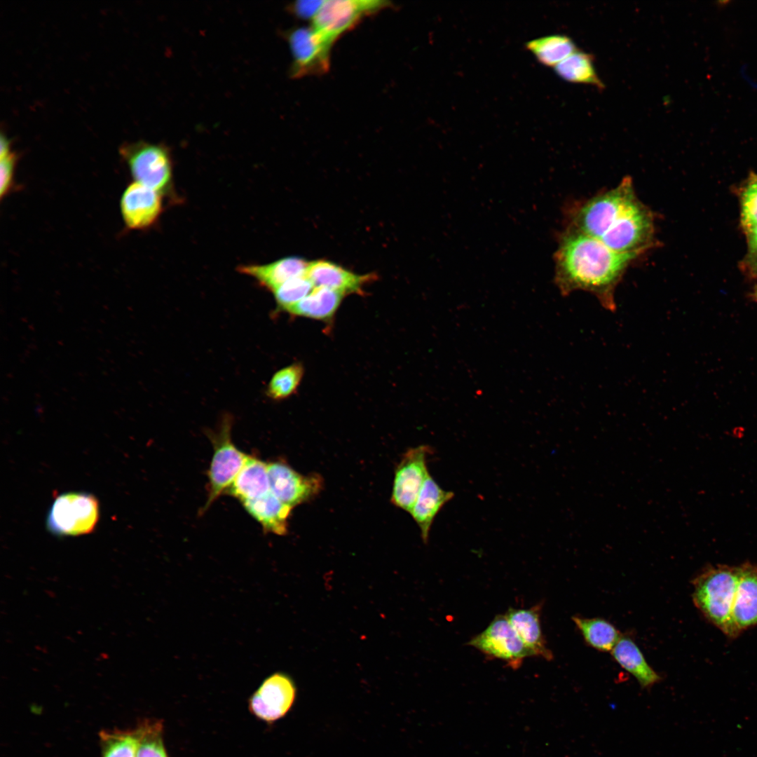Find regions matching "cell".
<instances>
[{"mask_svg":"<svg viewBox=\"0 0 757 757\" xmlns=\"http://www.w3.org/2000/svg\"><path fill=\"white\" fill-rule=\"evenodd\" d=\"M611 653L642 688H649L661 681L662 677L649 665L639 648L629 636H622Z\"/></svg>","mask_w":757,"mask_h":757,"instance_id":"obj_21","label":"cell"},{"mask_svg":"<svg viewBox=\"0 0 757 757\" xmlns=\"http://www.w3.org/2000/svg\"><path fill=\"white\" fill-rule=\"evenodd\" d=\"M286 38L292 55L291 76L299 78L327 71L332 46L311 27L290 30Z\"/></svg>","mask_w":757,"mask_h":757,"instance_id":"obj_8","label":"cell"},{"mask_svg":"<svg viewBox=\"0 0 757 757\" xmlns=\"http://www.w3.org/2000/svg\"><path fill=\"white\" fill-rule=\"evenodd\" d=\"M323 1V0L295 1L289 6L290 11L299 18L312 20L320 8Z\"/></svg>","mask_w":757,"mask_h":757,"instance_id":"obj_32","label":"cell"},{"mask_svg":"<svg viewBox=\"0 0 757 757\" xmlns=\"http://www.w3.org/2000/svg\"><path fill=\"white\" fill-rule=\"evenodd\" d=\"M162 195L134 181L124 189L120 210L128 230H144L154 224L162 212Z\"/></svg>","mask_w":757,"mask_h":757,"instance_id":"obj_12","label":"cell"},{"mask_svg":"<svg viewBox=\"0 0 757 757\" xmlns=\"http://www.w3.org/2000/svg\"><path fill=\"white\" fill-rule=\"evenodd\" d=\"M388 6L378 0H325L312 20V27L331 46L361 19Z\"/></svg>","mask_w":757,"mask_h":757,"instance_id":"obj_7","label":"cell"},{"mask_svg":"<svg viewBox=\"0 0 757 757\" xmlns=\"http://www.w3.org/2000/svg\"><path fill=\"white\" fill-rule=\"evenodd\" d=\"M99 517V503L94 496L69 492L55 499L46 524L50 532L57 536H81L94 530Z\"/></svg>","mask_w":757,"mask_h":757,"instance_id":"obj_6","label":"cell"},{"mask_svg":"<svg viewBox=\"0 0 757 757\" xmlns=\"http://www.w3.org/2000/svg\"><path fill=\"white\" fill-rule=\"evenodd\" d=\"M242 504L265 532L280 536L287 532V520L292 507L282 503L271 491Z\"/></svg>","mask_w":757,"mask_h":757,"instance_id":"obj_20","label":"cell"},{"mask_svg":"<svg viewBox=\"0 0 757 757\" xmlns=\"http://www.w3.org/2000/svg\"><path fill=\"white\" fill-rule=\"evenodd\" d=\"M306 275L315 287H325L345 296L360 294L363 287L374 280L371 274L359 275L332 261L319 259L309 262Z\"/></svg>","mask_w":757,"mask_h":757,"instance_id":"obj_15","label":"cell"},{"mask_svg":"<svg viewBox=\"0 0 757 757\" xmlns=\"http://www.w3.org/2000/svg\"><path fill=\"white\" fill-rule=\"evenodd\" d=\"M637 256L616 252L601 241L568 226L554 254V282L563 296L575 290L594 295L602 306L616 310L615 291Z\"/></svg>","mask_w":757,"mask_h":757,"instance_id":"obj_2","label":"cell"},{"mask_svg":"<svg viewBox=\"0 0 757 757\" xmlns=\"http://www.w3.org/2000/svg\"><path fill=\"white\" fill-rule=\"evenodd\" d=\"M268 472L271 491L291 507L313 498L322 488L319 475H303L282 462L268 463Z\"/></svg>","mask_w":757,"mask_h":757,"instance_id":"obj_11","label":"cell"},{"mask_svg":"<svg viewBox=\"0 0 757 757\" xmlns=\"http://www.w3.org/2000/svg\"><path fill=\"white\" fill-rule=\"evenodd\" d=\"M304 367L294 363L277 371L270 379L266 393L273 400H282L294 393L304 376Z\"/></svg>","mask_w":757,"mask_h":757,"instance_id":"obj_26","label":"cell"},{"mask_svg":"<svg viewBox=\"0 0 757 757\" xmlns=\"http://www.w3.org/2000/svg\"><path fill=\"white\" fill-rule=\"evenodd\" d=\"M344 296V294L328 288L315 287L308 296L285 311L295 316L330 320Z\"/></svg>","mask_w":757,"mask_h":757,"instance_id":"obj_22","label":"cell"},{"mask_svg":"<svg viewBox=\"0 0 757 757\" xmlns=\"http://www.w3.org/2000/svg\"><path fill=\"white\" fill-rule=\"evenodd\" d=\"M270 491L268 463L249 456L226 492L243 503L261 498Z\"/></svg>","mask_w":757,"mask_h":757,"instance_id":"obj_19","label":"cell"},{"mask_svg":"<svg viewBox=\"0 0 757 757\" xmlns=\"http://www.w3.org/2000/svg\"><path fill=\"white\" fill-rule=\"evenodd\" d=\"M749 246L757 253V225L746 231Z\"/></svg>","mask_w":757,"mask_h":757,"instance_id":"obj_34","label":"cell"},{"mask_svg":"<svg viewBox=\"0 0 757 757\" xmlns=\"http://www.w3.org/2000/svg\"><path fill=\"white\" fill-rule=\"evenodd\" d=\"M453 496L452 491L442 489L435 480L428 475L409 512L418 526L422 540L425 543L428 541L435 517Z\"/></svg>","mask_w":757,"mask_h":757,"instance_id":"obj_18","label":"cell"},{"mask_svg":"<svg viewBox=\"0 0 757 757\" xmlns=\"http://www.w3.org/2000/svg\"><path fill=\"white\" fill-rule=\"evenodd\" d=\"M572 620L586 643L597 650L611 652L622 636L618 629L604 619L573 616Z\"/></svg>","mask_w":757,"mask_h":757,"instance_id":"obj_25","label":"cell"},{"mask_svg":"<svg viewBox=\"0 0 757 757\" xmlns=\"http://www.w3.org/2000/svg\"><path fill=\"white\" fill-rule=\"evenodd\" d=\"M753 296L756 299V301H757V287H756L754 290H753Z\"/></svg>","mask_w":757,"mask_h":757,"instance_id":"obj_35","label":"cell"},{"mask_svg":"<svg viewBox=\"0 0 757 757\" xmlns=\"http://www.w3.org/2000/svg\"><path fill=\"white\" fill-rule=\"evenodd\" d=\"M738 578V566L717 564L705 567L692 580L695 606L730 639H733L732 611Z\"/></svg>","mask_w":757,"mask_h":757,"instance_id":"obj_3","label":"cell"},{"mask_svg":"<svg viewBox=\"0 0 757 757\" xmlns=\"http://www.w3.org/2000/svg\"><path fill=\"white\" fill-rule=\"evenodd\" d=\"M232 422L231 416L226 415L217 430L207 432L214 452L208 470V496L203 511L227 491L249 456L232 442Z\"/></svg>","mask_w":757,"mask_h":757,"instance_id":"obj_5","label":"cell"},{"mask_svg":"<svg viewBox=\"0 0 757 757\" xmlns=\"http://www.w3.org/2000/svg\"><path fill=\"white\" fill-rule=\"evenodd\" d=\"M308 264L304 259L287 257L267 264L240 266L238 269L273 292L288 280L305 274Z\"/></svg>","mask_w":757,"mask_h":757,"instance_id":"obj_16","label":"cell"},{"mask_svg":"<svg viewBox=\"0 0 757 757\" xmlns=\"http://www.w3.org/2000/svg\"><path fill=\"white\" fill-rule=\"evenodd\" d=\"M314 288L306 273L288 280L273 292L278 308L285 311L308 296Z\"/></svg>","mask_w":757,"mask_h":757,"instance_id":"obj_28","label":"cell"},{"mask_svg":"<svg viewBox=\"0 0 757 757\" xmlns=\"http://www.w3.org/2000/svg\"><path fill=\"white\" fill-rule=\"evenodd\" d=\"M554 69L561 79L568 82L591 85L598 89L605 88L596 70L593 55L585 51L576 50Z\"/></svg>","mask_w":757,"mask_h":757,"instance_id":"obj_23","label":"cell"},{"mask_svg":"<svg viewBox=\"0 0 757 757\" xmlns=\"http://www.w3.org/2000/svg\"><path fill=\"white\" fill-rule=\"evenodd\" d=\"M567 226L621 254L639 257L655 241L653 214L628 177L571 212Z\"/></svg>","mask_w":757,"mask_h":757,"instance_id":"obj_1","label":"cell"},{"mask_svg":"<svg viewBox=\"0 0 757 757\" xmlns=\"http://www.w3.org/2000/svg\"><path fill=\"white\" fill-rule=\"evenodd\" d=\"M11 140L1 132L0 140V158L8 155L12 151L11 150Z\"/></svg>","mask_w":757,"mask_h":757,"instance_id":"obj_33","label":"cell"},{"mask_svg":"<svg viewBox=\"0 0 757 757\" xmlns=\"http://www.w3.org/2000/svg\"><path fill=\"white\" fill-rule=\"evenodd\" d=\"M119 154L135 182L161 193L172 186V159L168 149L161 144L139 140L123 143Z\"/></svg>","mask_w":757,"mask_h":757,"instance_id":"obj_4","label":"cell"},{"mask_svg":"<svg viewBox=\"0 0 757 757\" xmlns=\"http://www.w3.org/2000/svg\"><path fill=\"white\" fill-rule=\"evenodd\" d=\"M738 583L732 611L733 639L757 625V565L738 566Z\"/></svg>","mask_w":757,"mask_h":757,"instance_id":"obj_14","label":"cell"},{"mask_svg":"<svg viewBox=\"0 0 757 757\" xmlns=\"http://www.w3.org/2000/svg\"><path fill=\"white\" fill-rule=\"evenodd\" d=\"M296 687L286 674L275 673L268 677L250 700V709L257 717L274 721L284 716L292 707Z\"/></svg>","mask_w":757,"mask_h":757,"instance_id":"obj_13","label":"cell"},{"mask_svg":"<svg viewBox=\"0 0 757 757\" xmlns=\"http://www.w3.org/2000/svg\"><path fill=\"white\" fill-rule=\"evenodd\" d=\"M469 644L489 656L505 660L512 667H518L525 657L531 656L505 615H497Z\"/></svg>","mask_w":757,"mask_h":757,"instance_id":"obj_10","label":"cell"},{"mask_svg":"<svg viewBox=\"0 0 757 757\" xmlns=\"http://www.w3.org/2000/svg\"><path fill=\"white\" fill-rule=\"evenodd\" d=\"M158 723H144L135 730L138 739L136 757H167Z\"/></svg>","mask_w":757,"mask_h":757,"instance_id":"obj_29","label":"cell"},{"mask_svg":"<svg viewBox=\"0 0 757 757\" xmlns=\"http://www.w3.org/2000/svg\"><path fill=\"white\" fill-rule=\"evenodd\" d=\"M741 207L742 223L747 231L757 225V176L743 190Z\"/></svg>","mask_w":757,"mask_h":757,"instance_id":"obj_30","label":"cell"},{"mask_svg":"<svg viewBox=\"0 0 757 757\" xmlns=\"http://www.w3.org/2000/svg\"><path fill=\"white\" fill-rule=\"evenodd\" d=\"M537 60L554 67L578 50L573 40L565 34H552L531 40L526 44Z\"/></svg>","mask_w":757,"mask_h":757,"instance_id":"obj_24","label":"cell"},{"mask_svg":"<svg viewBox=\"0 0 757 757\" xmlns=\"http://www.w3.org/2000/svg\"><path fill=\"white\" fill-rule=\"evenodd\" d=\"M102 757H136L138 739L135 732L100 733Z\"/></svg>","mask_w":757,"mask_h":757,"instance_id":"obj_27","label":"cell"},{"mask_svg":"<svg viewBox=\"0 0 757 757\" xmlns=\"http://www.w3.org/2000/svg\"><path fill=\"white\" fill-rule=\"evenodd\" d=\"M505 615L531 656L552 658L542 633L538 606L528 609L511 608Z\"/></svg>","mask_w":757,"mask_h":757,"instance_id":"obj_17","label":"cell"},{"mask_svg":"<svg viewBox=\"0 0 757 757\" xmlns=\"http://www.w3.org/2000/svg\"><path fill=\"white\" fill-rule=\"evenodd\" d=\"M431 448L426 445L409 449L395 470L391 501L397 507L410 512L430 475L427 457Z\"/></svg>","mask_w":757,"mask_h":757,"instance_id":"obj_9","label":"cell"},{"mask_svg":"<svg viewBox=\"0 0 757 757\" xmlns=\"http://www.w3.org/2000/svg\"><path fill=\"white\" fill-rule=\"evenodd\" d=\"M0 159V197L3 199L15 186V170L18 156L15 152L11 151Z\"/></svg>","mask_w":757,"mask_h":757,"instance_id":"obj_31","label":"cell"}]
</instances>
